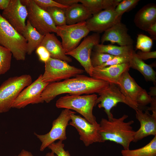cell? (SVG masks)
<instances>
[{
  "mask_svg": "<svg viewBox=\"0 0 156 156\" xmlns=\"http://www.w3.org/2000/svg\"><path fill=\"white\" fill-rule=\"evenodd\" d=\"M108 82L81 74L60 82L49 83L41 94L42 100L49 103L57 96L68 93L70 95L98 94L109 86Z\"/></svg>",
  "mask_w": 156,
  "mask_h": 156,
  "instance_id": "6da1fadb",
  "label": "cell"
},
{
  "mask_svg": "<svg viewBox=\"0 0 156 156\" xmlns=\"http://www.w3.org/2000/svg\"><path fill=\"white\" fill-rule=\"evenodd\" d=\"M128 117L124 114L118 118L113 117L111 120L102 118L99 124L102 143L107 141L113 142L121 145L124 150L129 149L135 131L131 126L134 122L133 120L125 121Z\"/></svg>",
  "mask_w": 156,
  "mask_h": 156,
  "instance_id": "7a4b0ae2",
  "label": "cell"
},
{
  "mask_svg": "<svg viewBox=\"0 0 156 156\" xmlns=\"http://www.w3.org/2000/svg\"><path fill=\"white\" fill-rule=\"evenodd\" d=\"M27 42L0 14V45L9 50L17 60H24Z\"/></svg>",
  "mask_w": 156,
  "mask_h": 156,
  "instance_id": "3957f363",
  "label": "cell"
},
{
  "mask_svg": "<svg viewBox=\"0 0 156 156\" xmlns=\"http://www.w3.org/2000/svg\"><path fill=\"white\" fill-rule=\"evenodd\" d=\"M98 98L95 94L86 95H66L60 97L55 105L58 108H63L75 110L92 124L97 122L93 114V107Z\"/></svg>",
  "mask_w": 156,
  "mask_h": 156,
  "instance_id": "277c9868",
  "label": "cell"
},
{
  "mask_svg": "<svg viewBox=\"0 0 156 156\" xmlns=\"http://www.w3.org/2000/svg\"><path fill=\"white\" fill-rule=\"evenodd\" d=\"M32 82L29 74L10 77L4 81L0 86V113L8 112L20 93Z\"/></svg>",
  "mask_w": 156,
  "mask_h": 156,
  "instance_id": "5b68a950",
  "label": "cell"
},
{
  "mask_svg": "<svg viewBox=\"0 0 156 156\" xmlns=\"http://www.w3.org/2000/svg\"><path fill=\"white\" fill-rule=\"evenodd\" d=\"M27 11L28 20L31 25L40 34L56 33V26L48 13L38 6L34 0H21Z\"/></svg>",
  "mask_w": 156,
  "mask_h": 156,
  "instance_id": "8992f818",
  "label": "cell"
},
{
  "mask_svg": "<svg viewBox=\"0 0 156 156\" xmlns=\"http://www.w3.org/2000/svg\"><path fill=\"white\" fill-rule=\"evenodd\" d=\"M45 63L42 75L43 81L49 83L66 79L81 74L84 70L69 64L68 63L51 57Z\"/></svg>",
  "mask_w": 156,
  "mask_h": 156,
  "instance_id": "52a82bcc",
  "label": "cell"
},
{
  "mask_svg": "<svg viewBox=\"0 0 156 156\" xmlns=\"http://www.w3.org/2000/svg\"><path fill=\"white\" fill-rule=\"evenodd\" d=\"M72 111L68 109L62 110L58 117L53 121L51 129L47 133L40 135L34 133V135L42 143L40 147V151H43L56 140L63 141L66 139V129L69 125Z\"/></svg>",
  "mask_w": 156,
  "mask_h": 156,
  "instance_id": "ba28073f",
  "label": "cell"
},
{
  "mask_svg": "<svg viewBox=\"0 0 156 156\" xmlns=\"http://www.w3.org/2000/svg\"><path fill=\"white\" fill-rule=\"evenodd\" d=\"M56 33L62 40V44L66 53L77 47L81 39L90 32L86 26V22L56 26Z\"/></svg>",
  "mask_w": 156,
  "mask_h": 156,
  "instance_id": "9c48e42d",
  "label": "cell"
},
{
  "mask_svg": "<svg viewBox=\"0 0 156 156\" xmlns=\"http://www.w3.org/2000/svg\"><path fill=\"white\" fill-rule=\"evenodd\" d=\"M100 41L99 34H93L86 37L73 50L66 53V55H70L77 60L90 77L94 68L91 62L92 51L94 46L99 44Z\"/></svg>",
  "mask_w": 156,
  "mask_h": 156,
  "instance_id": "30bf717a",
  "label": "cell"
},
{
  "mask_svg": "<svg viewBox=\"0 0 156 156\" xmlns=\"http://www.w3.org/2000/svg\"><path fill=\"white\" fill-rule=\"evenodd\" d=\"M75 113V112L72 111L71 121L69 124L76 129L80 135V139L83 142L85 145L88 146L94 143L102 142L99 133V124H92L85 118L76 115Z\"/></svg>",
  "mask_w": 156,
  "mask_h": 156,
  "instance_id": "8fae6325",
  "label": "cell"
},
{
  "mask_svg": "<svg viewBox=\"0 0 156 156\" xmlns=\"http://www.w3.org/2000/svg\"><path fill=\"white\" fill-rule=\"evenodd\" d=\"M49 83L43 81L42 74H40L33 82L20 93L13 102L12 108L20 109L30 104L43 103L41 94Z\"/></svg>",
  "mask_w": 156,
  "mask_h": 156,
  "instance_id": "7c38bea8",
  "label": "cell"
},
{
  "mask_svg": "<svg viewBox=\"0 0 156 156\" xmlns=\"http://www.w3.org/2000/svg\"><path fill=\"white\" fill-rule=\"evenodd\" d=\"M95 102L99 108H104L109 120H112L114 116L111 109L120 102L123 103L135 111L136 109L126 98L120 92L118 86L115 84H109V87L105 90L99 94Z\"/></svg>",
  "mask_w": 156,
  "mask_h": 156,
  "instance_id": "4fadbf2b",
  "label": "cell"
},
{
  "mask_svg": "<svg viewBox=\"0 0 156 156\" xmlns=\"http://www.w3.org/2000/svg\"><path fill=\"white\" fill-rule=\"evenodd\" d=\"M18 32L21 34L25 26L27 16L26 7L20 0H10L8 7L1 14Z\"/></svg>",
  "mask_w": 156,
  "mask_h": 156,
  "instance_id": "5bb4252c",
  "label": "cell"
},
{
  "mask_svg": "<svg viewBox=\"0 0 156 156\" xmlns=\"http://www.w3.org/2000/svg\"><path fill=\"white\" fill-rule=\"evenodd\" d=\"M115 9L102 10L87 20L86 21V26L90 31L99 34L120 21L122 16L117 15Z\"/></svg>",
  "mask_w": 156,
  "mask_h": 156,
  "instance_id": "9a60e30c",
  "label": "cell"
},
{
  "mask_svg": "<svg viewBox=\"0 0 156 156\" xmlns=\"http://www.w3.org/2000/svg\"><path fill=\"white\" fill-rule=\"evenodd\" d=\"M109 41L116 43L121 46L133 45L134 41L128 33L126 25L121 21L106 30L100 39L102 44Z\"/></svg>",
  "mask_w": 156,
  "mask_h": 156,
  "instance_id": "2e32d148",
  "label": "cell"
},
{
  "mask_svg": "<svg viewBox=\"0 0 156 156\" xmlns=\"http://www.w3.org/2000/svg\"><path fill=\"white\" fill-rule=\"evenodd\" d=\"M130 67L129 63L111 65L104 67H94L92 77L118 86L122 73Z\"/></svg>",
  "mask_w": 156,
  "mask_h": 156,
  "instance_id": "e0dca14e",
  "label": "cell"
},
{
  "mask_svg": "<svg viewBox=\"0 0 156 156\" xmlns=\"http://www.w3.org/2000/svg\"><path fill=\"white\" fill-rule=\"evenodd\" d=\"M135 111L136 118L140 126L135 131L133 142H136L149 135H156V116L150 114L147 110L144 112L139 108Z\"/></svg>",
  "mask_w": 156,
  "mask_h": 156,
  "instance_id": "ac0fdd59",
  "label": "cell"
},
{
  "mask_svg": "<svg viewBox=\"0 0 156 156\" xmlns=\"http://www.w3.org/2000/svg\"><path fill=\"white\" fill-rule=\"evenodd\" d=\"M118 86L122 94L135 107L136 110H137L139 107L136 103V99L139 93L143 89L131 76L128 70L125 71L122 73Z\"/></svg>",
  "mask_w": 156,
  "mask_h": 156,
  "instance_id": "d6986e66",
  "label": "cell"
},
{
  "mask_svg": "<svg viewBox=\"0 0 156 156\" xmlns=\"http://www.w3.org/2000/svg\"><path fill=\"white\" fill-rule=\"evenodd\" d=\"M40 46L45 47L52 58L60 60L68 63L72 61L71 58L66 55L62 43L54 34L49 33L45 35Z\"/></svg>",
  "mask_w": 156,
  "mask_h": 156,
  "instance_id": "ffe728a7",
  "label": "cell"
},
{
  "mask_svg": "<svg viewBox=\"0 0 156 156\" xmlns=\"http://www.w3.org/2000/svg\"><path fill=\"white\" fill-rule=\"evenodd\" d=\"M134 23L137 27L145 31L150 25L156 23V4L148 3L141 8L135 14Z\"/></svg>",
  "mask_w": 156,
  "mask_h": 156,
  "instance_id": "44dd1931",
  "label": "cell"
},
{
  "mask_svg": "<svg viewBox=\"0 0 156 156\" xmlns=\"http://www.w3.org/2000/svg\"><path fill=\"white\" fill-rule=\"evenodd\" d=\"M66 25L85 21L92 17L90 11L82 4H74L64 9Z\"/></svg>",
  "mask_w": 156,
  "mask_h": 156,
  "instance_id": "7402d4cb",
  "label": "cell"
},
{
  "mask_svg": "<svg viewBox=\"0 0 156 156\" xmlns=\"http://www.w3.org/2000/svg\"><path fill=\"white\" fill-rule=\"evenodd\" d=\"M129 63L130 68L138 70L142 75L146 81H152L156 85V73L152 66L146 64L138 57L134 50Z\"/></svg>",
  "mask_w": 156,
  "mask_h": 156,
  "instance_id": "603a6c76",
  "label": "cell"
},
{
  "mask_svg": "<svg viewBox=\"0 0 156 156\" xmlns=\"http://www.w3.org/2000/svg\"><path fill=\"white\" fill-rule=\"evenodd\" d=\"M21 34L27 41V53L29 55L40 45L44 36L34 27L28 20Z\"/></svg>",
  "mask_w": 156,
  "mask_h": 156,
  "instance_id": "cb8c5ba5",
  "label": "cell"
},
{
  "mask_svg": "<svg viewBox=\"0 0 156 156\" xmlns=\"http://www.w3.org/2000/svg\"><path fill=\"white\" fill-rule=\"evenodd\" d=\"M79 2L87 8L93 15L104 10L115 9L118 0H79Z\"/></svg>",
  "mask_w": 156,
  "mask_h": 156,
  "instance_id": "d4e9b609",
  "label": "cell"
},
{
  "mask_svg": "<svg viewBox=\"0 0 156 156\" xmlns=\"http://www.w3.org/2000/svg\"><path fill=\"white\" fill-rule=\"evenodd\" d=\"M93 49L95 52L107 53L114 56L131 54L133 51V45L118 46L102 44L95 45Z\"/></svg>",
  "mask_w": 156,
  "mask_h": 156,
  "instance_id": "484cf974",
  "label": "cell"
},
{
  "mask_svg": "<svg viewBox=\"0 0 156 156\" xmlns=\"http://www.w3.org/2000/svg\"><path fill=\"white\" fill-rule=\"evenodd\" d=\"M122 156H156V135L147 144L134 150H123Z\"/></svg>",
  "mask_w": 156,
  "mask_h": 156,
  "instance_id": "4316f807",
  "label": "cell"
},
{
  "mask_svg": "<svg viewBox=\"0 0 156 156\" xmlns=\"http://www.w3.org/2000/svg\"><path fill=\"white\" fill-rule=\"evenodd\" d=\"M12 53L8 49L0 45V75L10 69Z\"/></svg>",
  "mask_w": 156,
  "mask_h": 156,
  "instance_id": "83f0119b",
  "label": "cell"
},
{
  "mask_svg": "<svg viewBox=\"0 0 156 156\" xmlns=\"http://www.w3.org/2000/svg\"><path fill=\"white\" fill-rule=\"evenodd\" d=\"M45 10L49 14L56 26L66 24L65 15L62 9L57 7H50Z\"/></svg>",
  "mask_w": 156,
  "mask_h": 156,
  "instance_id": "f1b7e54d",
  "label": "cell"
},
{
  "mask_svg": "<svg viewBox=\"0 0 156 156\" xmlns=\"http://www.w3.org/2000/svg\"><path fill=\"white\" fill-rule=\"evenodd\" d=\"M153 44L152 39L146 35L140 34L138 35L136 45L137 49L143 52L150 51Z\"/></svg>",
  "mask_w": 156,
  "mask_h": 156,
  "instance_id": "f546056e",
  "label": "cell"
},
{
  "mask_svg": "<svg viewBox=\"0 0 156 156\" xmlns=\"http://www.w3.org/2000/svg\"><path fill=\"white\" fill-rule=\"evenodd\" d=\"M139 0H122L115 8L117 15L122 16L125 12L131 10L138 4Z\"/></svg>",
  "mask_w": 156,
  "mask_h": 156,
  "instance_id": "4dcf8cb0",
  "label": "cell"
},
{
  "mask_svg": "<svg viewBox=\"0 0 156 156\" xmlns=\"http://www.w3.org/2000/svg\"><path fill=\"white\" fill-rule=\"evenodd\" d=\"M114 56L107 53L95 52L91 58L92 65L93 67L100 66Z\"/></svg>",
  "mask_w": 156,
  "mask_h": 156,
  "instance_id": "1f68e13d",
  "label": "cell"
},
{
  "mask_svg": "<svg viewBox=\"0 0 156 156\" xmlns=\"http://www.w3.org/2000/svg\"><path fill=\"white\" fill-rule=\"evenodd\" d=\"M132 54V53L130 54L114 56L111 60L104 63L101 66L98 67L102 68L111 65L129 63L131 59Z\"/></svg>",
  "mask_w": 156,
  "mask_h": 156,
  "instance_id": "d6a6232c",
  "label": "cell"
},
{
  "mask_svg": "<svg viewBox=\"0 0 156 156\" xmlns=\"http://www.w3.org/2000/svg\"><path fill=\"white\" fill-rule=\"evenodd\" d=\"M62 141L59 140L57 142H53L47 147L57 156H70L68 151L64 150V145Z\"/></svg>",
  "mask_w": 156,
  "mask_h": 156,
  "instance_id": "836d02e7",
  "label": "cell"
},
{
  "mask_svg": "<svg viewBox=\"0 0 156 156\" xmlns=\"http://www.w3.org/2000/svg\"><path fill=\"white\" fill-rule=\"evenodd\" d=\"M36 3L39 7L44 10L48 8L57 7L64 9L67 7L61 5L55 0H34Z\"/></svg>",
  "mask_w": 156,
  "mask_h": 156,
  "instance_id": "e575fe53",
  "label": "cell"
},
{
  "mask_svg": "<svg viewBox=\"0 0 156 156\" xmlns=\"http://www.w3.org/2000/svg\"><path fill=\"white\" fill-rule=\"evenodd\" d=\"M152 97L145 90L143 89L138 94L136 100L138 106H144L150 103Z\"/></svg>",
  "mask_w": 156,
  "mask_h": 156,
  "instance_id": "d590c367",
  "label": "cell"
},
{
  "mask_svg": "<svg viewBox=\"0 0 156 156\" xmlns=\"http://www.w3.org/2000/svg\"><path fill=\"white\" fill-rule=\"evenodd\" d=\"M36 50V53L40 61L45 63L51 57L49 52L44 46H39Z\"/></svg>",
  "mask_w": 156,
  "mask_h": 156,
  "instance_id": "8d00e7d4",
  "label": "cell"
},
{
  "mask_svg": "<svg viewBox=\"0 0 156 156\" xmlns=\"http://www.w3.org/2000/svg\"><path fill=\"white\" fill-rule=\"evenodd\" d=\"M136 55L142 60L156 58V51L143 52L139 51L136 53Z\"/></svg>",
  "mask_w": 156,
  "mask_h": 156,
  "instance_id": "74e56055",
  "label": "cell"
},
{
  "mask_svg": "<svg viewBox=\"0 0 156 156\" xmlns=\"http://www.w3.org/2000/svg\"><path fill=\"white\" fill-rule=\"evenodd\" d=\"M149 34L151 38L156 39V23L150 25L146 31Z\"/></svg>",
  "mask_w": 156,
  "mask_h": 156,
  "instance_id": "f35d334b",
  "label": "cell"
},
{
  "mask_svg": "<svg viewBox=\"0 0 156 156\" xmlns=\"http://www.w3.org/2000/svg\"><path fill=\"white\" fill-rule=\"evenodd\" d=\"M58 3L67 7H69L79 2V0H56Z\"/></svg>",
  "mask_w": 156,
  "mask_h": 156,
  "instance_id": "ab89813d",
  "label": "cell"
},
{
  "mask_svg": "<svg viewBox=\"0 0 156 156\" xmlns=\"http://www.w3.org/2000/svg\"><path fill=\"white\" fill-rule=\"evenodd\" d=\"M152 97V101L150 103L151 107H148L146 110L151 111L152 112V115L156 116V97Z\"/></svg>",
  "mask_w": 156,
  "mask_h": 156,
  "instance_id": "60d3db41",
  "label": "cell"
},
{
  "mask_svg": "<svg viewBox=\"0 0 156 156\" xmlns=\"http://www.w3.org/2000/svg\"><path fill=\"white\" fill-rule=\"evenodd\" d=\"M10 0H0V10H3L8 6Z\"/></svg>",
  "mask_w": 156,
  "mask_h": 156,
  "instance_id": "b9f144b4",
  "label": "cell"
},
{
  "mask_svg": "<svg viewBox=\"0 0 156 156\" xmlns=\"http://www.w3.org/2000/svg\"><path fill=\"white\" fill-rule=\"evenodd\" d=\"M14 156H33L32 153L25 149H22L18 155Z\"/></svg>",
  "mask_w": 156,
  "mask_h": 156,
  "instance_id": "7bdbcfd3",
  "label": "cell"
},
{
  "mask_svg": "<svg viewBox=\"0 0 156 156\" xmlns=\"http://www.w3.org/2000/svg\"><path fill=\"white\" fill-rule=\"evenodd\" d=\"M148 94L152 96L156 97V85L153 87H151L150 88V91L148 93Z\"/></svg>",
  "mask_w": 156,
  "mask_h": 156,
  "instance_id": "ee69618b",
  "label": "cell"
},
{
  "mask_svg": "<svg viewBox=\"0 0 156 156\" xmlns=\"http://www.w3.org/2000/svg\"><path fill=\"white\" fill-rule=\"evenodd\" d=\"M45 156H57L56 155H55V154H54L52 152H49L47 153Z\"/></svg>",
  "mask_w": 156,
  "mask_h": 156,
  "instance_id": "f6af8a7d",
  "label": "cell"
}]
</instances>
